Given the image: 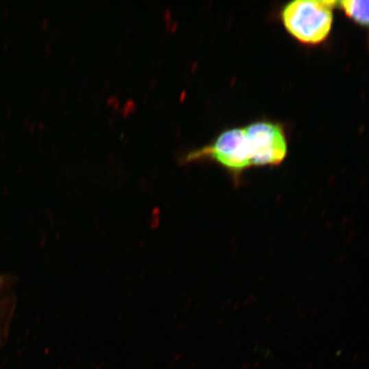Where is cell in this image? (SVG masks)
Segmentation results:
<instances>
[{
	"mask_svg": "<svg viewBox=\"0 0 369 369\" xmlns=\"http://www.w3.org/2000/svg\"><path fill=\"white\" fill-rule=\"evenodd\" d=\"M337 2L329 0H297L282 10L285 29L299 43L318 45L329 36Z\"/></svg>",
	"mask_w": 369,
	"mask_h": 369,
	"instance_id": "cell-1",
	"label": "cell"
},
{
	"mask_svg": "<svg viewBox=\"0 0 369 369\" xmlns=\"http://www.w3.org/2000/svg\"><path fill=\"white\" fill-rule=\"evenodd\" d=\"M212 161L239 176L252 165V152L245 128L225 130L213 141L200 148L191 150L182 158L183 163Z\"/></svg>",
	"mask_w": 369,
	"mask_h": 369,
	"instance_id": "cell-2",
	"label": "cell"
},
{
	"mask_svg": "<svg viewBox=\"0 0 369 369\" xmlns=\"http://www.w3.org/2000/svg\"><path fill=\"white\" fill-rule=\"evenodd\" d=\"M245 128L253 166L281 165L287 155V139L283 128L271 121H257Z\"/></svg>",
	"mask_w": 369,
	"mask_h": 369,
	"instance_id": "cell-3",
	"label": "cell"
},
{
	"mask_svg": "<svg viewBox=\"0 0 369 369\" xmlns=\"http://www.w3.org/2000/svg\"><path fill=\"white\" fill-rule=\"evenodd\" d=\"M350 20L369 29V1L365 0H347L337 2Z\"/></svg>",
	"mask_w": 369,
	"mask_h": 369,
	"instance_id": "cell-4",
	"label": "cell"
}]
</instances>
